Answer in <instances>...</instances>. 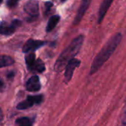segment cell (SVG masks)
<instances>
[{"mask_svg":"<svg viewBox=\"0 0 126 126\" xmlns=\"http://www.w3.org/2000/svg\"><path fill=\"white\" fill-rule=\"evenodd\" d=\"M32 69L38 72H43L45 70V65L41 59H38L36 61H35Z\"/></svg>","mask_w":126,"mask_h":126,"instance_id":"14","label":"cell"},{"mask_svg":"<svg viewBox=\"0 0 126 126\" xmlns=\"http://www.w3.org/2000/svg\"><path fill=\"white\" fill-rule=\"evenodd\" d=\"M45 43L41 41H35L32 39H29L23 47V52L27 53L30 51H35L38 49L41 46H43Z\"/></svg>","mask_w":126,"mask_h":126,"instance_id":"7","label":"cell"},{"mask_svg":"<svg viewBox=\"0 0 126 126\" xmlns=\"http://www.w3.org/2000/svg\"><path fill=\"white\" fill-rule=\"evenodd\" d=\"M25 61H26V63L28 66L29 69H32V66L35 63V54L33 52L32 53H30L28 55H26L25 57Z\"/></svg>","mask_w":126,"mask_h":126,"instance_id":"13","label":"cell"},{"mask_svg":"<svg viewBox=\"0 0 126 126\" xmlns=\"http://www.w3.org/2000/svg\"><path fill=\"white\" fill-rule=\"evenodd\" d=\"M16 124L18 126H31L32 123L28 117H20L16 120Z\"/></svg>","mask_w":126,"mask_h":126,"instance_id":"12","label":"cell"},{"mask_svg":"<svg viewBox=\"0 0 126 126\" xmlns=\"http://www.w3.org/2000/svg\"><path fill=\"white\" fill-rule=\"evenodd\" d=\"M60 20V16H52L48 21L47 26V32H50L51 30H52L57 25V24L58 23Z\"/></svg>","mask_w":126,"mask_h":126,"instance_id":"10","label":"cell"},{"mask_svg":"<svg viewBox=\"0 0 126 126\" xmlns=\"http://www.w3.org/2000/svg\"><path fill=\"white\" fill-rule=\"evenodd\" d=\"M45 7H46V8L49 10L52 7V2H50V1H47V2H46V3H45Z\"/></svg>","mask_w":126,"mask_h":126,"instance_id":"17","label":"cell"},{"mask_svg":"<svg viewBox=\"0 0 126 126\" xmlns=\"http://www.w3.org/2000/svg\"><path fill=\"white\" fill-rule=\"evenodd\" d=\"M113 1L114 0H103V1L102 4H100L99 12H98V18H97L98 24H101V22L104 19V17L106 14L107 13L109 7H111Z\"/></svg>","mask_w":126,"mask_h":126,"instance_id":"6","label":"cell"},{"mask_svg":"<svg viewBox=\"0 0 126 126\" xmlns=\"http://www.w3.org/2000/svg\"><path fill=\"white\" fill-rule=\"evenodd\" d=\"M15 31V28L13 27H0V34L1 35H9L13 33Z\"/></svg>","mask_w":126,"mask_h":126,"instance_id":"15","label":"cell"},{"mask_svg":"<svg viewBox=\"0 0 126 126\" xmlns=\"http://www.w3.org/2000/svg\"><path fill=\"white\" fill-rule=\"evenodd\" d=\"M91 2H92V0H82L80 6L78 9V13L74 20V24H78L80 22V21L82 20L86 12L87 11L88 8L89 7Z\"/></svg>","mask_w":126,"mask_h":126,"instance_id":"5","label":"cell"},{"mask_svg":"<svg viewBox=\"0 0 126 126\" xmlns=\"http://www.w3.org/2000/svg\"><path fill=\"white\" fill-rule=\"evenodd\" d=\"M2 86H3V83H2V81H1V80H0V88H1Z\"/></svg>","mask_w":126,"mask_h":126,"instance_id":"20","label":"cell"},{"mask_svg":"<svg viewBox=\"0 0 126 126\" xmlns=\"http://www.w3.org/2000/svg\"><path fill=\"white\" fill-rule=\"evenodd\" d=\"M80 64V61H79L78 59L76 58H73L66 65V69H65V74H64V81L66 83H69L73 75L74 71L75 69L78 67Z\"/></svg>","mask_w":126,"mask_h":126,"instance_id":"4","label":"cell"},{"mask_svg":"<svg viewBox=\"0 0 126 126\" xmlns=\"http://www.w3.org/2000/svg\"><path fill=\"white\" fill-rule=\"evenodd\" d=\"M2 1H3V0H0V3H1V2Z\"/></svg>","mask_w":126,"mask_h":126,"instance_id":"22","label":"cell"},{"mask_svg":"<svg viewBox=\"0 0 126 126\" xmlns=\"http://www.w3.org/2000/svg\"><path fill=\"white\" fill-rule=\"evenodd\" d=\"M43 100V96L42 95H36V96H28L27 98L18 104L17 109L19 110L27 109L30 107H32L34 104H38Z\"/></svg>","mask_w":126,"mask_h":126,"instance_id":"3","label":"cell"},{"mask_svg":"<svg viewBox=\"0 0 126 126\" xmlns=\"http://www.w3.org/2000/svg\"><path fill=\"white\" fill-rule=\"evenodd\" d=\"M18 0H8L7 1V5L10 7H13L17 4Z\"/></svg>","mask_w":126,"mask_h":126,"instance_id":"16","label":"cell"},{"mask_svg":"<svg viewBox=\"0 0 126 126\" xmlns=\"http://www.w3.org/2000/svg\"><path fill=\"white\" fill-rule=\"evenodd\" d=\"M2 120H3V113H2L1 109H0V122H1Z\"/></svg>","mask_w":126,"mask_h":126,"instance_id":"19","label":"cell"},{"mask_svg":"<svg viewBox=\"0 0 126 126\" xmlns=\"http://www.w3.org/2000/svg\"><path fill=\"white\" fill-rule=\"evenodd\" d=\"M83 40H84L83 35H78L71 42V44L61 54V55L58 57L55 64V70L57 72H60L63 71L66 68L67 63L72 59H73L75 56L78 53L83 43Z\"/></svg>","mask_w":126,"mask_h":126,"instance_id":"2","label":"cell"},{"mask_svg":"<svg viewBox=\"0 0 126 126\" xmlns=\"http://www.w3.org/2000/svg\"><path fill=\"white\" fill-rule=\"evenodd\" d=\"M61 1H63H63H66V0H61Z\"/></svg>","mask_w":126,"mask_h":126,"instance_id":"21","label":"cell"},{"mask_svg":"<svg viewBox=\"0 0 126 126\" xmlns=\"http://www.w3.org/2000/svg\"><path fill=\"white\" fill-rule=\"evenodd\" d=\"M14 63L13 59L7 55H0V68L10 66Z\"/></svg>","mask_w":126,"mask_h":126,"instance_id":"11","label":"cell"},{"mask_svg":"<svg viewBox=\"0 0 126 126\" xmlns=\"http://www.w3.org/2000/svg\"><path fill=\"white\" fill-rule=\"evenodd\" d=\"M21 24V21H18V20H15L13 21V26H19Z\"/></svg>","mask_w":126,"mask_h":126,"instance_id":"18","label":"cell"},{"mask_svg":"<svg viewBox=\"0 0 126 126\" xmlns=\"http://www.w3.org/2000/svg\"><path fill=\"white\" fill-rule=\"evenodd\" d=\"M26 88L27 91L32 92L39 91L41 89V83H40L38 77L35 75L31 77L27 83Z\"/></svg>","mask_w":126,"mask_h":126,"instance_id":"8","label":"cell"},{"mask_svg":"<svg viewBox=\"0 0 126 126\" xmlns=\"http://www.w3.org/2000/svg\"><path fill=\"white\" fill-rule=\"evenodd\" d=\"M122 41V34L117 33L114 34L103 46L102 49L94 58L93 63L91 66L90 75L94 74L97 72L101 66L109 59L112 54L115 52L117 47Z\"/></svg>","mask_w":126,"mask_h":126,"instance_id":"1","label":"cell"},{"mask_svg":"<svg viewBox=\"0 0 126 126\" xmlns=\"http://www.w3.org/2000/svg\"><path fill=\"white\" fill-rule=\"evenodd\" d=\"M24 10L29 14H30L32 16H35V14L38 13V6L37 1H29L26 4Z\"/></svg>","mask_w":126,"mask_h":126,"instance_id":"9","label":"cell"}]
</instances>
